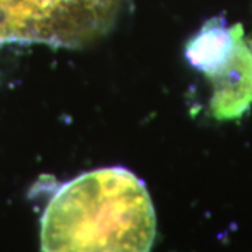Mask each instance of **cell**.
Instances as JSON below:
<instances>
[{
  "label": "cell",
  "instance_id": "3957f363",
  "mask_svg": "<svg viewBox=\"0 0 252 252\" xmlns=\"http://www.w3.org/2000/svg\"><path fill=\"white\" fill-rule=\"evenodd\" d=\"M209 79L213 86L210 111L217 121H235L250 111L252 105V49L244 38V28L237 34L230 59Z\"/></svg>",
  "mask_w": 252,
  "mask_h": 252
},
{
  "label": "cell",
  "instance_id": "6da1fadb",
  "mask_svg": "<svg viewBox=\"0 0 252 252\" xmlns=\"http://www.w3.org/2000/svg\"><path fill=\"white\" fill-rule=\"evenodd\" d=\"M156 212L144 182L122 167L63 184L41 217L42 252H150Z\"/></svg>",
  "mask_w": 252,
  "mask_h": 252
},
{
  "label": "cell",
  "instance_id": "7a4b0ae2",
  "mask_svg": "<svg viewBox=\"0 0 252 252\" xmlns=\"http://www.w3.org/2000/svg\"><path fill=\"white\" fill-rule=\"evenodd\" d=\"M122 0H0V39L86 45L114 21Z\"/></svg>",
  "mask_w": 252,
  "mask_h": 252
},
{
  "label": "cell",
  "instance_id": "5b68a950",
  "mask_svg": "<svg viewBox=\"0 0 252 252\" xmlns=\"http://www.w3.org/2000/svg\"><path fill=\"white\" fill-rule=\"evenodd\" d=\"M248 45H250V48H251V49H252V38H251V39H250V41H248Z\"/></svg>",
  "mask_w": 252,
  "mask_h": 252
},
{
  "label": "cell",
  "instance_id": "277c9868",
  "mask_svg": "<svg viewBox=\"0 0 252 252\" xmlns=\"http://www.w3.org/2000/svg\"><path fill=\"white\" fill-rule=\"evenodd\" d=\"M241 24L228 26L224 17L210 18L185 45V59L207 77L219 72L233 54Z\"/></svg>",
  "mask_w": 252,
  "mask_h": 252
}]
</instances>
